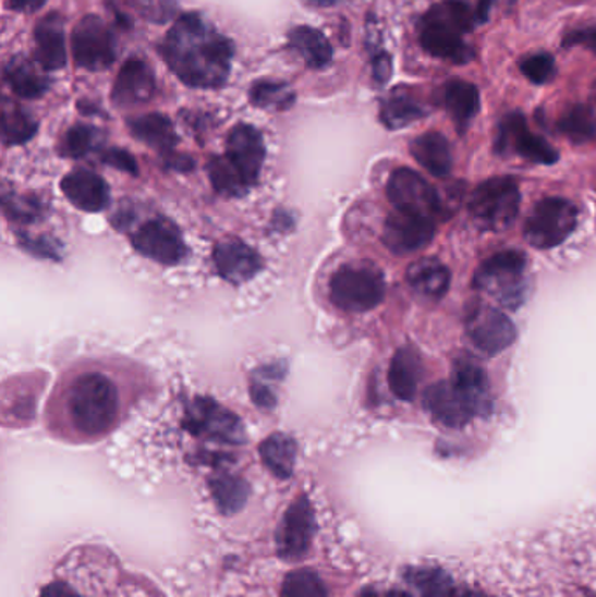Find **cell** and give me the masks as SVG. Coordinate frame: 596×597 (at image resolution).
Wrapping results in <instances>:
<instances>
[{"label":"cell","instance_id":"obj_1","mask_svg":"<svg viewBox=\"0 0 596 597\" xmlns=\"http://www.w3.org/2000/svg\"><path fill=\"white\" fill-rule=\"evenodd\" d=\"M159 53L182 83L210 89L228 81L234 48L198 13H186L168 31Z\"/></svg>","mask_w":596,"mask_h":597},{"label":"cell","instance_id":"obj_2","mask_svg":"<svg viewBox=\"0 0 596 597\" xmlns=\"http://www.w3.org/2000/svg\"><path fill=\"white\" fill-rule=\"evenodd\" d=\"M72 425L81 434H106L118 416V393L114 385L98 373H86L74 379L66 397Z\"/></svg>","mask_w":596,"mask_h":597},{"label":"cell","instance_id":"obj_3","mask_svg":"<svg viewBox=\"0 0 596 597\" xmlns=\"http://www.w3.org/2000/svg\"><path fill=\"white\" fill-rule=\"evenodd\" d=\"M473 285L497 298L506 308H520L526 295L525 255L518 251L491 255L477 268Z\"/></svg>","mask_w":596,"mask_h":597},{"label":"cell","instance_id":"obj_4","mask_svg":"<svg viewBox=\"0 0 596 597\" xmlns=\"http://www.w3.org/2000/svg\"><path fill=\"white\" fill-rule=\"evenodd\" d=\"M385 278L372 264H346L332 275V303L343 312L366 313L385 297Z\"/></svg>","mask_w":596,"mask_h":597},{"label":"cell","instance_id":"obj_5","mask_svg":"<svg viewBox=\"0 0 596 597\" xmlns=\"http://www.w3.org/2000/svg\"><path fill=\"white\" fill-rule=\"evenodd\" d=\"M520 187L511 176H495L477 185L469 199V214L485 231H503L520 210Z\"/></svg>","mask_w":596,"mask_h":597},{"label":"cell","instance_id":"obj_6","mask_svg":"<svg viewBox=\"0 0 596 597\" xmlns=\"http://www.w3.org/2000/svg\"><path fill=\"white\" fill-rule=\"evenodd\" d=\"M577 222L579 210L574 203L563 198H546L532 208L523 236L534 248L549 251L565 242L574 233Z\"/></svg>","mask_w":596,"mask_h":597},{"label":"cell","instance_id":"obj_7","mask_svg":"<svg viewBox=\"0 0 596 597\" xmlns=\"http://www.w3.org/2000/svg\"><path fill=\"white\" fill-rule=\"evenodd\" d=\"M424 405L434 422L447 428H464L474 417L490 411V405L455 379L430 385L424 393Z\"/></svg>","mask_w":596,"mask_h":597},{"label":"cell","instance_id":"obj_8","mask_svg":"<svg viewBox=\"0 0 596 597\" xmlns=\"http://www.w3.org/2000/svg\"><path fill=\"white\" fill-rule=\"evenodd\" d=\"M74 62L89 72L107 71L114 63V36L102 19L84 16L72 32Z\"/></svg>","mask_w":596,"mask_h":597},{"label":"cell","instance_id":"obj_9","mask_svg":"<svg viewBox=\"0 0 596 597\" xmlns=\"http://www.w3.org/2000/svg\"><path fill=\"white\" fill-rule=\"evenodd\" d=\"M387 196L396 210L436 219L441 214L442 203L438 191L424 176L411 168H398L390 175Z\"/></svg>","mask_w":596,"mask_h":597},{"label":"cell","instance_id":"obj_10","mask_svg":"<svg viewBox=\"0 0 596 597\" xmlns=\"http://www.w3.org/2000/svg\"><path fill=\"white\" fill-rule=\"evenodd\" d=\"M182 425L187 431L198 437H208V439L228 443H240L245 440L240 417L217 404L216 400L204 399V397L193 400Z\"/></svg>","mask_w":596,"mask_h":597},{"label":"cell","instance_id":"obj_11","mask_svg":"<svg viewBox=\"0 0 596 597\" xmlns=\"http://www.w3.org/2000/svg\"><path fill=\"white\" fill-rule=\"evenodd\" d=\"M465 330L476 348L486 355H499L516 341V327L506 313L477 304L465 318Z\"/></svg>","mask_w":596,"mask_h":597},{"label":"cell","instance_id":"obj_12","mask_svg":"<svg viewBox=\"0 0 596 597\" xmlns=\"http://www.w3.org/2000/svg\"><path fill=\"white\" fill-rule=\"evenodd\" d=\"M315 512L308 498H297L283 514L277 532V550L285 561L305 558L315 535Z\"/></svg>","mask_w":596,"mask_h":597},{"label":"cell","instance_id":"obj_13","mask_svg":"<svg viewBox=\"0 0 596 597\" xmlns=\"http://www.w3.org/2000/svg\"><path fill=\"white\" fill-rule=\"evenodd\" d=\"M462 36H464V32L436 10H430L425 14L422 28H419V40H422L425 51L433 57L447 60V62L457 63V65L473 60V49L465 45Z\"/></svg>","mask_w":596,"mask_h":597},{"label":"cell","instance_id":"obj_14","mask_svg":"<svg viewBox=\"0 0 596 597\" xmlns=\"http://www.w3.org/2000/svg\"><path fill=\"white\" fill-rule=\"evenodd\" d=\"M132 243L142 255L159 264L181 263L186 257V243L178 226L167 219H153L132 234Z\"/></svg>","mask_w":596,"mask_h":597},{"label":"cell","instance_id":"obj_15","mask_svg":"<svg viewBox=\"0 0 596 597\" xmlns=\"http://www.w3.org/2000/svg\"><path fill=\"white\" fill-rule=\"evenodd\" d=\"M434 234L436 222L429 217L396 210L385 220L384 243L396 255L413 254L424 248L433 242Z\"/></svg>","mask_w":596,"mask_h":597},{"label":"cell","instance_id":"obj_16","mask_svg":"<svg viewBox=\"0 0 596 597\" xmlns=\"http://www.w3.org/2000/svg\"><path fill=\"white\" fill-rule=\"evenodd\" d=\"M497 150H514L522 158L539 165H552L558 161V153L552 149L543 136L534 135L528 130L526 119L520 112H513L500 123Z\"/></svg>","mask_w":596,"mask_h":597},{"label":"cell","instance_id":"obj_17","mask_svg":"<svg viewBox=\"0 0 596 597\" xmlns=\"http://www.w3.org/2000/svg\"><path fill=\"white\" fill-rule=\"evenodd\" d=\"M226 156L251 187L256 185L266 159V147L261 133L251 124L234 126L228 136Z\"/></svg>","mask_w":596,"mask_h":597},{"label":"cell","instance_id":"obj_18","mask_svg":"<svg viewBox=\"0 0 596 597\" xmlns=\"http://www.w3.org/2000/svg\"><path fill=\"white\" fill-rule=\"evenodd\" d=\"M156 80L150 66L137 58L121 66L112 88V100L118 107L144 106L155 97Z\"/></svg>","mask_w":596,"mask_h":597},{"label":"cell","instance_id":"obj_19","mask_svg":"<svg viewBox=\"0 0 596 597\" xmlns=\"http://www.w3.org/2000/svg\"><path fill=\"white\" fill-rule=\"evenodd\" d=\"M214 263H216L217 271L221 272V277L234 285H240L243 281L256 277L259 269L263 268L261 257L252 251L251 246L243 242H236V240L216 245Z\"/></svg>","mask_w":596,"mask_h":597},{"label":"cell","instance_id":"obj_20","mask_svg":"<svg viewBox=\"0 0 596 597\" xmlns=\"http://www.w3.org/2000/svg\"><path fill=\"white\" fill-rule=\"evenodd\" d=\"M66 199L84 211H102L111 202L106 181L89 170H74L62 181Z\"/></svg>","mask_w":596,"mask_h":597},{"label":"cell","instance_id":"obj_21","mask_svg":"<svg viewBox=\"0 0 596 597\" xmlns=\"http://www.w3.org/2000/svg\"><path fill=\"white\" fill-rule=\"evenodd\" d=\"M65 23L58 13H49L36 27V60L45 71H60L66 63Z\"/></svg>","mask_w":596,"mask_h":597},{"label":"cell","instance_id":"obj_22","mask_svg":"<svg viewBox=\"0 0 596 597\" xmlns=\"http://www.w3.org/2000/svg\"><path fill=\"white\" fill-rule=\"evenodd\" d=\"M406 278L416 294L433 301L445 297L451 283L450 269L436 257L415 260L408 268Z\"/></svg>","mask_w":596,"mask_h":597},{"label":"cell","instance_id":"obj_23","mask_svg":"<svg viewBox=\"0 0 596 597\" xmlns=\"http://www.w3.org/2000/svg\"><path fill=\"white\" fill-rule=\"evenodd\" d=\"M411 155L416 163L433 173L434 176H447L453 168L450 142L438 132L424 133L411 142Z\"/></svg>","mask_w":596,"mask_h":597},{"label":"cell","instance_id":"obj_24","mask_svg":"<svg viewBox=\"0 0 596 597\" xmlns=\"http://www.w3.org/2000/svg\"><path fill=\"white\" fill-rule=\"evenodd\" d=\"M422 378V361L413 348L404 346L396 352L389 369V387L393 395L404 402L415 399Z\"/></svg>","mask_w":596,"mask_h":597},{"label":"cell","instance_id":"obj_25","mask_svg":"<svg viewBox=\"0 0 596 597\" xmlns=\"http://www.w3.org/2000/svg\"><path fill=\"white\" fill-rule=\"evenodd\" d=\"M445 107L459 132L464 133L482 109L479 89L467 81H450L445 88Z\"/></svg>","mask_w":596,"mask_h":597},{"label":"cell","instance_id":"obj_26","mask_svg":"<svg viewBox=\"0 0 596 597\" xmlns=\"http://www.w3.org/2000/svg\"><path fill=\"white\" fill-rule=\"evenodd\" d=\"M4 80L16 97L28 98V100L42 97L51 83L48 75L42 74L25 57L11 58L4 69Z\"/></svg>","mask_w":596,"mask_h":597},{"label":"cell","instance_id":"obj_27","mask_svg":"<svg viewBox=\"0 0 596 597\" xmlns=\"http://www.w3.org/2000/svg\"><path fill=\"white\" fill-rule=\"evenodd\" d=\"M129 126L137 141L144 142L163 155H170L178 144V133L173 130L172 121L165 115L146 114L130 119Z\"/></svg>","mask_w":596,"mask_h":597},{"label":"cell","instance_id":"obj_28","mask_svg":"<svg viewBox=\"0 0 596 597\" xmlns=\"http://www.w3.org/2000/svg\"><path fill=\"white\" fill-rule=\"evenodd\" d=\"M289 45L312 69H324L331 63V45L323 32H318L317 28L306 27V25L292 28L289 32Z\"/></svg>","mask_w":596,"mask_h":597},{"label":"cell","instance_id":"obj_29","mask_svg":"<svg viewBox=\"0 0 596 597\" xmlns=\"http://www.w3.org/2000/svg\"><path fill=\"white\" fill-rule=\"evenodd\" d=\"M425 114H427L425 107L404 88L393 89L381 103V123L389 130L410 126Z\"/></svg>","mask_w":596,"mask_h":597},{"label":"cell","instance_id":"obj_30","mask_svg":"<svg viewBox=\"0 0 596 597\" xmlns=\"http://www.w3.org/2000/svg\"><path fill=\"white\" fill-rule=\"evenodd\" d=\"M296 442L285 434H273L259 446L263 463L266 468L279 477V479H289L294 465H296Z\"/></svg>","mask_w":596,"mask_h":597},{"label":"cell","instance_id":"obj_31","mask_svg":"<svg viewBox=\"0 0 596 597\" xmlns=\"http://www.w3.org/2000/svg\"><path fill=\"white\" fill-rule=\"evenodd\" d=\"M210 492L217 509L224 515H233L247 503L248 484L236 475H216L210 479Z\"/></svg>","mask_w":596,"mask_h":597},{"label":"cell","instance_id":"obj_32","mask_svg":"<svg viewBox=\"0 0 596 597\" xmlns=\"http://www.w3.org/2000/svg\"><path fill=\"white\" fill-rule=\"evenodd\" d=\"M37 121L27 110L16 106L10 98L2 103V141L5 145H22L36 135Z\"/></svg>","mask_w":596,"mask_h":597},{"label":"cell","instance_id":"obj_33","mask_svg":"<svg viewBox=\"0 0 596 597\" xmlns=\"http://www.w3.org/2000/svg\"><path fill=\"white\" fill-rule=\"evenodd\" d=\"M208 175H210V181H212L217 193L230 196V198L243 196L251 190V185L240 175L239 170L234 168L228 156H214L208 161Z\"/></svg>","mask_w":596,"mask_h":597},{"label":"cell","instance_id":"obj_34","mask_svg":"<svg viewBox=\"0 0 596 597\" xmlns=\"http://www.w3.org/2000/svg\"><path fill=\"white\" fill-rule=\"evenodd\" d=\"M252 106L261 109L288 110L296 101V93L283 81H257L251 88Z\"/></svg>","mask_w":596,"mask_h":597},{"label":"cell","instance_id":"obj_35","mask_svg":"<svg viewBox=\"0 0 596 597\" xmlns=\"http://www.w3.org/2000/svg\"><path fill=\"white\" fill-rule=\"evenodd\" d=\"M560 132L574 142V144H586L596 136L595 112L587 106H574L567 110L558 121Z\"/></svg>","mask_w":596,"mask_h":597},{"label":"cell","instance_id":"obj_36","mask_svg":"<svg viewBox=\"0 0 596 597\" xmlns=\"http://www.w3.org/2000/svg\"><path fill=\"white\" fill-rule=\"evenodd\" d=\"M406 578L422 597H451L455 590L450 575L438 568H413L408 571Z\"/></svg>","mask_w":596,"mask_h":597},{"label":"cell","instance_id":"obj_37","mask_svg":"<svg viewBox=\"0 0 596 597\" xmlns=\"http://www.w3.org/2000/svg\"><path fill=\"white\" fill-rule=\"evenodd\" d=\"M280 597H327V588L315 571L296 570L283 580Z\"/></svg>","mask_w":596,"mask_h":597},{"label":"cell","instance_id":"obj_38","mask_svg":"<svg viewBox=\"0 0 596 597\" xmlns=\"http://www.w3.org/2000/svg\"><path fill=\"white\" fill-rule=\"evenodd\" d=\"M98 132L86 124H75L62 141V155L69 158H84L97 147Z\"/></svg>","mask_w":596,"mask_h":597},{"label":"cell","instance_id":"obj_39","mask_svg":"<svg viewBox=\"0 0 596 597\" xmlns=\"http://www.w3.org/2000/svg\"><path fill=\"white\" fill-rule=\"evenodd\" d=\"M523 75L534 84H548L557 74V62L549 53H535L520 63Z\"/></svg>","mask_w":596,"mask_h":597},{"label":"cell","instance_id":"obj_40","mask_svg":"<svg viewBox=\"0 0 596 597\" xmlns=\"http://www.w3.org/2000/svg\"><path fill=\"white\" fill-rule=\"evenodd\" d=\"M135 13L153 23H167L178 13V0H129Z\"/></svg>","mask_w":596,"mask_h":597},{"label":"cell","instance_id":"obj_41","mask_svg":"<svg viewBox=\"0 0 596 597\" xmlns=\"http://www.w3.org/2000/svg\"><path fill=\"white\" fill-rule=\"evenodd\" d=\"M4 210L11 219L22 220V222H31L36 219L37 205L34 202L19 198V196H4Z\"/></svg>","mask_w":596,"mask_h":597},{"label":"cell","instance_id":"obj_42","mask_svg":"<svg viewBox=\"0 0 596 597\" xmlns=\"http://www.w3.org/2000/svg\"><path fill=\"white\" fill-rule=\"evenodd\" d=\"M563 46H565V48L581 46V48H586L587 51H592L593 54H596V25H589V27L569 32L565 39H563Z\"/></svg>","mask_w":596,"mask_h":597},{"label":"cell","instance_id":"obj_43","mask_svg":"<svg viewBox=\"0 0 596 597\" xmlns=\"http://www.w3.org/2000/svg\"><path fill=\"white\" fill-rule=\"evenodd\" d=\"M104 163L111 165V167L118 168L121 172L132 173V175H137L138 172L135 159L123 149L107 150L106 155H104Z\"/></svg>","mask_w":596,"mask_h":597},{"label":"cell","instance_id":"obj_44","mask_svg":"<svg viewBox=\"0 0 596 597\" xmlns=\"http://www.w3.org/2000/svg\"><path fill=\"white\" fill-rule=\"evenodd\" d=\"M20 245L25 248V251L32 252V254L39 255V257H51V259H57L58 252L54 248L53 243L45 242L40 237H32L28 234H19Z\"/></svg>","mask_w":596,"mask_h":597},{"label":"cell","instance_id":"obj_45","mask_svg":"<svg viewBox=\"0 0 596 597\" xmlns=\"http://www.w3.org/2000/svg\"><path fill=\"white\" fill-rule=\"evenodd\" d=\"M373 75H375L376 83L385 84L390 80L392 75V60H390L389 54L381 53L375 58V63H373Z\"/></svg>","mask_w":596,"mask_h":597},{"label":"cell","instance_id":"obj_46","mask_svg":"<svg viewBox=\"0 0 596 597\" xmlns=\"http://www.w3.org/2000/svg\"><path fill=\"white\" fill-rule=\"evenodd\" d=\"M251 395L252 400H254L259 407L270 409L275 405L273 393H271L265 385H261V382H252Z\"/></svg>","mask_w":596,"mask_h":597},{"label":"cell","instance_id":"obj_47","mask_svg":"<svg viewBox=\"0 0 596 597\" xmlns=\"http://www.w3.org/2000/svg\"><path fill=\"white\" fill-rule=\"evenodd\" d=\"M39 597H81L75 593L74 588L69 585L62 584V582H54L49 584L48 587L42 588Z\"/></svg>","mask_w":596,"mask_h":597},{"label":"cell","instance_id":"obj_48","mask_svg":"<svg viewBox=\"0 0 596 597\" xmlns=\"http://www.w3.org/2000/svg\"><path fill=\"white\" fill-rule=\"evenodd\" d=\"M10 4L20 13H36L46 4V0H10Z\"/></svg>","mask_w":596,"mask_h":597},{"label":"cell","instance_id":"obj_49","mask_svg":"<svg viewBox=\"0 0 596 597\" xmlns=\"http://www.w3.org/2000/svg\"><path fill=\"white\" fill-rule=\"evenodd\" d=\"M168 165L173 168H178V170H181V172H186V170H191L193 168V161H191L187 156H168Z\"/></svg>","mask_w":596,"mask_h":597},{"label":"cell","instance_id":"obj_50","mask_svg":"<svg viewBox=\"0 0 596 597\" xmlns=\"http://www.w3.org/2000/svg\"><path fill=\"white\" fill-rule=\"evenodd\" d=\"M451 597H490L483 594L482 590H476V588L469 587H455Z\"/></svg>","mask_w":596,"mask_h":597},{"label":"cell","instance_id":"obj_51","mask_svg":"<svg viewBox=\"0 0 596 597\" xmlns=\"http://www.w3.org/2000/svg\"><path fill=\"white\" fill-rule=\"evenodd\" d=\"M315 5H323V8H327V5H335L336 2H340V0H312Z\"/></svg>","mask_w":596,"mask_h":597},{"label":"cell","instance_id":"obj_52","mask_svg":"<svg viewBox=\"0 0 596 597\" xmlns=\"http://www.w3.org/2000/svg\"><path fill=\"white\" fill-rule=\"evenodd\" d=\"M389 597H411L410 594L404 593V590H392L389 594Z\"/></svg>","mask_w":596,"mask_h":597},{"label":"cell","instance_id":"obj_53","mask_svg":"<svg viewBox=\"0 0 596 597\" xmlns=\"http://www.w3.org/2000/svg\"><path fill=\"white\" fill-rule=\"evenodd\" d=\"M358 597H378V596H376L375 590H372V588H367V590H364V593L358 594Z\"/></svg>","mask_w":596,"mask_h":597}]
</instances>
